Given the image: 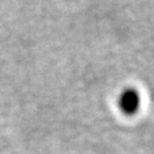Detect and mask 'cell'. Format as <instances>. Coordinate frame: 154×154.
I'll return each mask as SVG.
<instances>
[{"label":"cell","instance_id":"6da1fadb","mask_svg":"<svg viewBox=\"0 0 154 154\" xmlns=\"http://www.w3.org/2000/svg\"><path fill=\"white\" fill-rule=\"evenodd\" d=\"M122 105H123V109L131 113L135 111V109L138 106V96L134 91H129L125 95V97L122 99Z\"/></svg>","mask_w":154,"mask_h":154}]
</instances>
